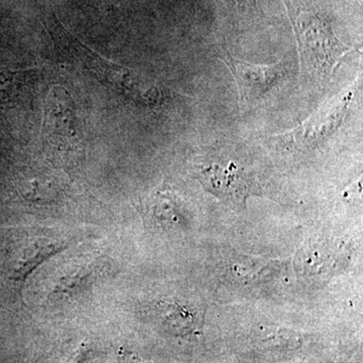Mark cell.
<instances>
[{
  "instance_id": "obj_1",
  "label": "cell",
  "mask_w": 363,
  "mask_h": 363,
  "mask_svg": "<svg viewBox=\"0 0 363 363\" xmlns=\"http://www.w3.org/2000/svg\"><path fill=\"white\" fill-rule=\"evenodd\" d=\"M284 1L297 40L302 75L322 87L353 49L338 39L314 0Z\"/></svg>"
},
{
  "instance_id": "obj_2",
  "label": "cell",
  "mask_w": 363,
  "mask_h": 363,
  "mask_svg": "<svg viewBox=\"0 0 363 363\" xmlns=\"http://www.w3.org/2000/svg\"><path fill=\"white\" fill-rule=\"evenodd\" d=\"M222 61L233 73L238 84L240 99L242 104H255L266 96L286 75V66L283 63L271 65H257L234 58L225 50Z\"/></svg>"
},
{
  "instance_id": "obj_3",
  "label": "cell",
  "mask_w": 363,
  "mask_h": 363,
  "mask_svg": "<svg viewBox=\"0 0 363 363\" xmlns=\"http://www.w3.org/2000/svg\"><path fill=\"white\" fill-rule=\"evenodd\" d=\"M197 179L207 192L218 198L222 203L245 208L248 196L255 193V184L247 172L229 162L227 166L210 164L198 169Z\"/></svg>"
},
{
  "instance_id": "obj_4",
  "label": "cell",
  "mask_w": 363,
  "mask_h": 363,
  "mask_svg": "<svg viewBox=\"0 0 363 363\" xmlns=\"http://www.w3.org/2000/svg\"><path fill=\"white\" fill-rule=\"evenodd\" d=\"M352 100V91L341 93L286 136L298 143L319 142L320 138L331 135L341 125Z\"/></svg>"
},
{
  "instance_id": "obj_5",
  "label": "cell",
  "mask_w": 363,
  "mask_h": 363,
  "mask_svg": "<svg viewBox=\"0 0 363 363\" xmlns=\"http://www.w3.org/2000/svg\"><path fill=\"white\" fill-rule=\"evenodd\" d=\"M336 255V248L327 245H310L298 255L301 269L308 277L333 276L336 269H341L343 260L341 253Z\"/></svg>"
},
{
  "instance_id": "obj_6",
  "label": "cell",
  "mask_w": 363,
  "mask_h": 363,
  "mask_svg": "<svg viewBox=\"0 0 363 363\" xmlns=\"http://www.w3.org/2000/svg\"><path fill=\"white\" fill-rule=\"evenodd\" d=\"M231 4H235L238 6H245L247 4H253L255 2V0H228Z\"/></svg>"
}]
</instances>
